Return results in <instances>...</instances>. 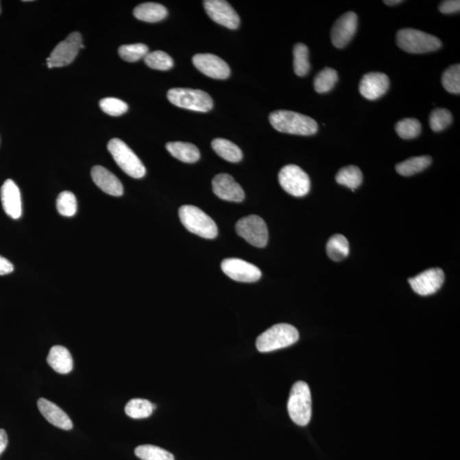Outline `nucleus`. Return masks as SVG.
<instances>
[{
    "label": "nucleus",
    "mask_w": 460,
    "mask_h": 460,
    "mask_svg": "<svg viewBox=\"0 0 460 460\" xmlns=\"http://www.w3.org/2000/svg\"><path fill=\"white\" fill-rule=\"evenodd\" d=\"M269 122L274 128L287 134L311 136L318 131V124L308 116L288 110L272 112Z\"/></svg>",
    "instance_id": "obj_1"
},
{
    "label": "nucleus",
    "mask_w": 460,
    "mask_h": 460,
    "mask_svg": "<svg viewBox=\"0 0 460 460\" xmlns=\"http://www.w3.org/2000/svg\"><path fill=\"white\" fill-rule=\"evenodd\" d=\"M300 339L296 328L286 323L276 324L258 337L256 346L260 352H271L293 346Z\"/></svg>",
    "instance_id": "obj_2"
},
{
    "label": "nucleus",
    "mask_w": 460,
    "mask_h": 460,
    "mask_svg": "<svg viewBox=\"0 0 460 460\" xmlns=\"http://www.w3.org/2000/svg\"><path fill=\"white\" fill-rule=\"evenodd\" d=\"M396 43L407 53L424 54L440 50L442 43L437 37L423 31L403 29L396 34Z\"/></svg>",
    "instance_id": "obj_3"
},
{
    "label": "nucleus",
    "mask_w": 460,
    "mask_h": 460,
    "mask_svg": "<svg viewBox=\"0 0 460 460\" xmlns=\"http://www.w3.org/2000/svg\"><path fill=\"white\" fill-rule=\"evenodd\" d=\"M311 389L306 383H295L287 402V410L291 420L298 426H306L311 420Z\"/></svg>",
    "instance_id": "obj_4"
},
{
    "label": "nucleus",
    "mask_w": 460,
    "mask_h": 460,
    "mask_svg": "<svg viewBox=\"0 0 460 460\" xmlns=\"http://www.w3.org/2000/svg\"><path fill=\"white\" fill-rule=\"evenodd\" d=\"M179 217L186 230L198 237L214 239L219 233L216 223L198 207L189 205L181 206Z\"/></svg>",
    "instance_id": "obj_5"
},
{
    "label": "nucleus",
    "mask_w": 460,
    "mask_h": 460,
    "mask_svg": "<svg viewBox=\"0 0 460 460\" xmlns=\"http://www.w3.org/2000/svg\"><path fill=\"white\" fill-rule=\"evenodd\" d=\"M167 98L175 106L185 110L206 113L213 108L212 97L201 90L173 88L168 91Z\"/></svg>",
    "instance_id": "obj_6"
},
{
    "label": "nucleus",
    "mask_w": 460,
    "mask_h": 460,
    "mask_svg": "<svg viewBox=\"0 0 460 460\" xmlns=\"http://www.w3.org/2000/svg\"><path fill=\"white\" fill-rule=\"evenodd\" d=\"M108 149L115 162L125 173L133 178H142L146 174V168L136 154L119 138L111 139Z\"/></svg>",
    "instance_id": "obj_7"
},
{
    "label": "nucleus",
    "mask_w": 460,
    "mask_h": 460,
    "mask_svg": "<svg viewBox=\"0 0 460 460\" xmlns=\"http://www.w3.org/2000/svg\"><path fill=\"white\" fill-rule=\"evenodd\" d=\"M84 47L82 34L79 32H73L52 51L50 57L47 58L48 68H62L70 64L78 55L80 49Z\"/></svg>",
    "instance_id": "obj_8"
},
{
    "label": "nucleus",
    "mask_w": 460,
    "mask_h": 460,
    "mask_svg": "<svg viewBox=\"0 0 460 460\" xmlns=\"http://www.w3.org/2000/svg\"><path fill=\"white\" fill-rule=\"evenodd\" d=\"M235 230L241 237L256 247H265L268 243V228L265 220L259 216L250 215L239 220Z\"/></svg>",
    "instance_id": "obj_9"
},
{
    "label": "nucleus",
    "mask_w": 460,
    "mask_h": 460,
    "mask_svg": "<svg viewBox=\"0 0 460 460\" xmlns=\"http://www.w3.org/2000/svg\"><path fill=\"white\" fill-rule=\"evenodd\" d=\"M278 178L284 191L295 197H303L310 192L311 179L300 167L295 165L284 167L280 171Z\"/></svg>",
    "instance_id": "obj_10"
},
{
    "label": "nucleus",
    "mask_w": 460,
    "mask_h": 460,
    "mask_svg": "<svg viewBox=\"0 0 460 460\" xmlns=\"http://www.w3.org/2000/svg\"><path fill=\"white\" fill-rule=\"evenodd\" d=\"M221 268L226 276L239 282H256L262 276L257 266L240 258L224 259Z\"/></svg>",
    "instance_id": "obj_11"
},
{
    "label": "nucleus",
    "mask_w": 460,
    "mask_h": 460,
    "mask_svg": "<svg viewBox=\"0 0 460 460\" xmlns=\"http://www.w3.org/2000/svg\"><path fill=\"white\" fill-rule=\"evenodd\" d=\"M204 7L210 19L230 29H237L240 17L230 3L224 0H206Z\"/></svg>",
    "instance_id": "obj_12"
},
{
    "label": "nucleus",
    "mask_w": 460,
    "mask_h": 460,
    "mask_svg": "<svg viewBox=\"0 0 460 460\" xmlns=\"http://www.w3.org/2000/svg\"><path fill=\"white\" fill-rule=\"evenodd\" d=\"M445 275L444 270L433 268L424 270L420 275L409 280L413 290L420 296H429L437 293L444 285Z\"/></svg>",
    "instance_id": "obj_13"
},
{
    "label": "nucleus",
    "mask_w": 460,
    "mask_h": 460,
    "mask_svg": "<svg viewBox=\"0 0 460 460\" xmlns=\"http://www.w3.org/2000/svg\"><path fill=\"white\" fill-rule=\"evenodd\" d=\"M193 63L203 75L210 78L226 80L230 75V69L226 61L213 54H196Z\"/></svg>",
    "instance_id": "obj_14"
},
{
    "label": "nucleus",
    "mask_w": 460,
    "mask_h": 460,
    "mask_svg": "<svg viewBox=\"0 0 460 460\" xmlns=\"http://www.w3.org/2000/svg\"><path fill=\"white\" fill-rule=\"evenodd\" d=\"M358 17L353 12H347L336 21L331 32L332 43L336 48L346 47L356 34Z\"/></svg>",
    "instance_id": "obj_15"
},
{
    "label": "nucleus",
    "mask_w": 460,
    "mask_h": 460,
    "mask_svg": "<svg viewBox=\"0 0 460 460\" xmlns=\"http://www.w3.org/2000/svg\"><path fill=\"white\" fill-rule=\"evenodd\" d=\"M213 191L217 197L223 201L241 202L245 199L243 189L229 174L217 175L213 179Z\"/></svg>",
    "instance_id": "obj_16"
},
{
    "label": "nucleus",
    "mask_w": 460,
    "mask_h": 460,
    "mask_svg": "<svg viewBox=\"0 0 460 460\" xmlns=\"http://www.w3.org/2000/svg\"><path fill=\"white\" fill-rule=\"evenodd\" d=\"M389 88V77L385 73L378 72L366 73L361 78L359 85L361 96L371 101L377 100L384 96Z\"/></svg>",
    "instance_id": "obj_17"
},
{
    "label": "nucleus",
    "mask_w": 460,
    "mask_h": 460,
    "mask_svg": "<svg viewBox=\"0 0 460 460\" xmlns=\"http://www.w3.org/2000/svg\"><path fill=\"white\" fill-rule=\"evenodd\" d=\"M3 209L10 217L13 219H19L23 213L22 198H21L20 189L17 187L15 182L8 179L1 187L0 191Z\"/></svg>",
    "instance_id": "obj_18"
},
{
    "label": "nucleus",
    "mask_w": 460,
    "mask_h": 460,
    "mask_svg": "<svg viewBox=\"0 0 460 460\" xmlns=\"http://www.w3.org/2000/svg\"><path fill=\"white\" fill-rule=\"evenodd\" d=\"M38 409L49 423L60 429L70 431L73 429V422L64 411L55 403L45 398L38 399Z\"/></svg>",
    "instance_id": "obj_19"
},
{
    "label": "nucleus",
    "mask_w": 460,
    "mask_h": 460,
    "mask_svg": "<svg viewBox=\"0 0 460 460\" xmlns=\"http://www.w3.org/2000/svg\"><path fill=\"white\" fill-rule=\"evenodd\" d=\"M91 178L97 187L108 195L121 196L124 193L121 182L114 174L104 167H94L91 169Z\"/></svg>",
    "instance_id": "obj_20"
},
{
    "label": "nucleus",
    "mask_w": 460,
    "mask_h": 460,
    "mask_svg": "<svg viewBox=\"0 0 460 460\" xmlns=\"http://www.w3.org/2000/svg\"><path fill=\"white\" fill-rule=\"evenodd\" d=\"M47 363L58 374H66L73 370L71 354L66 348L61 346L51 347L47 356Z\"/></svg>",
    "instance_id": "obj_21"
},
{
    "label": "nucleus",
    "mask_w": 460,
    "mask_h": 460,
    "mask_svg": "<svg viewBox=\"0 0 460 460\" xmlns=\"http://www.w3.org/2000/svg\"><path fill=\"white\" fill-rule=\"evenodd\" d=\"M136 19L146 23H158L167 16V9L160 3H143L136 6L133 12Z\"/></svg>",
    "instance_id": "obj_22"
},
{
    "label": "nucleus",
    "mask_w": 460,
    "mask_h": 460,
    "mask_svg": "<svg viewBox=\"0 0 460 460\" xmlns=\"http://www.w3.org/2000/svg\"><path fill=\"white\" fill-rule=\"evenodd\" d=\"M167 149L175 159L185 163H195L201 158L198 147L189 143H168Z\"/></svg>",
    "instance_id": "obj_23"
},
{
    "label": "nucleus",
    "mask_w": 460,
    "mask_h": 460,
    "mask_svg": "<svg viewBox=\"0 0 460 460\" xmlns=\"http://www.w3.org/2000/svg\"><path fill=\"white\" fill-rule=\"evenodd\" d=\"M214 151L223 159L232 163H237L243 158L242 151L234 143L224 138H216L212 142Z\"/></svg>",
    "instance_id": "obj_24"
},
{
    "label": "nucleus",
    "mask_w": 460,
    "mask_h": 460,
    "mask_svg": "<svg viewBox=\"0 0 460 460\" xmlns=\"http://www.w3.org/2000/svg\"><path fill=\"white\" fill-rule=\"evenodd\" d=\"M431 162V157L428 156L413 157L396 165V170L403 177H410L426 170Z\"/></svg>",
    "instance_id": "obj_25"
},
{
    "label": "nucleus",
    "mask_w": 460,
    "mask_h": 460,
    "mask_svg": "<svg viewBox=\"0 0 460 460\" xmlns=\"http://www.w3.org/2000/svg\"><path fill=\"white\" fill-rule=\"evenodd\" d=\"M326 254L333 261H342L349 256V241L342 234L333 235L326 244Z\"/></svg>",
    "instance_id": "obj_26"
},
{
    "label": "nucleus",
    "mask_w": 460,
    "mask_h": 460,
    "mask_svg": "<svg viewBox=\"0 0 460 460\" xmlns=\"http://www.w3.org/2000/svg\"><path fill=\"white\" fill-rule=\"evenodd\" d=\"M363 173L360 168L356 166L343 167L336 175V181L338 184L346 186L352 191L360 187L363 184Z\"/></svg>",
    "instance_id": "obj_27"
},
{
    "label": "nucleus",
    "mask_w": 460,
    "mask_h": 460,
    "mask_svg": "<svg viewBox=\"0 0 460 460\" xmlns=\"http://www.w3.org/2000/svg\"><path fill=\"white\" fill-rule=\"evenodd\" d=\"M156 406L145 399H132L125 407L126 415L132 419H146L152 414Z\"/></svg>",
    "instance_id": "obj_28"
},
{
    "label": "nucleus",
    "mask_w": 460,
    "mask_h": 460,
    "mask_svg": "<svg viewBox=\"0 0 460 460\" xmlns=\"http://www.w3.org/2000/svg\"><path fill=\"white\" fill-rule=\"evenodd\" d=\"M293 68L298 76L304 77L310 72L308 49L304 44L298 43L293 48Z\"/></svg>",
    "instance_id": "obj_29"
},
{
    "label": "nucleus",
    "mask_w": 460,
    "mask_h": 460,
    "mask_svg": "<svg viewBox=\"0 0 460 460\" xmlns=\"http://www.w3.org/2000/svg\"><path fill=\"white\" fill-rule=\"evenodd\" d=\"M339 75L336 70L325 68L317 73L314 80L315 90L318 93H328L336 85Z\"/></svg>",
    "instance_id": "obj_30"
},
{
    "label": "nucleus",
    "mask_w": 460,
    "mask_h": 460,
    "mask_svg": "<svg viewBox=\"0 0 460 460\" xmlns=\"http://www.w3.org/2000/svg\"><path fill=\"white\" fill-rule=\"evenodd\" d=\"M136 457L142 460H175L171 452L154 445H142L135 449Z\"/></svg>",
    "instance_id": "obj_31"
},
{
    "label": "nucleus",
    "mask_w": 460,
    "mask_h": 460,
    "mask_svg": "<svg viewBox=\"0 0 460 460\" xmlns=\"http://www.w3.org/2000/svg\"><path fill=\"white\" fill-rule=\"evenodd\" d=\"M143 59L150 69L160 71H167L174 66L173 59L162 51L149 52Z\"/></svg>",
    "instance_id": "obj_32"
},
{
    "label": "nucleus",
    "mask_w": 460,
    "mask_h": 460,
    "mask_svg": "<svg viewBox=\"0 0 460 460\" xmlns=\"http://www.w3.org/2000/svg\"><path fill=\"white\" fill-rule=\"evenodd\" d=\"M395 129L400 138L409 140L420 136L422 126L417 119L407 118L396 123Z\"/></svg>",
    "instance_id": "obj_33"
},
{
    "label": "nucleus",
    "mask_w": 460,
    "mask_h": 460,
    "mask_svg": "<svg viewBox=\"0 0 460 460\" xmlns=\"http://www.w3.org/2000/svg\"><path fill=\"white\" fill-rule=\"evenodd\" d=\"M442 86L449 93H460V66L455 64L446 69L441 76Z\"/></svg>",
    "instance_id": "obj_34"
},
{
    "label": "nucleus",
    "mask_w": 460,
    "mask_h": 460,
    "mask_svg": "<svg viewBox=\"0 0 460 460\" xmlns=\"http://www.w3.org/2000/svg\"><path fill=\"white\" fill-rule=\"evenodd\" d=\"M452 116L451 112L446 108H435L431 112L429 119L432 131L440 132L444 131L452 124Z\"/></svg>",
    "instance_id": "obj_35"
},
{
    "label": "nucleus",
    "mask_w": 460,
    "mask_h": 460,
    "mask_svg": "<svg viewBox=\"0 0 460 460\" xmlns=\"http://www.w3.org/2000/svg\"><path fill=\"white\" fill-rule=\"evenodd\" d=\"M57 208L62 216H75L78 209V204L75 195L70 191H63L57 199Z\"/></svg>",
    "instance_id": "obj_36"
},
{
    "label": "nucleus",
    "mask_w": 460,
    "mask_h": 460,
    "mask_svg": "<svg viewBox=\"0 0 460 460\" xmlns=\"http://www.w3.org/2000/svg\"><path fill=\"white\" fill-rule=\"evenodd\" d=\"M149 53V47L144 44L124 45L119 48V54L123 60L129 62H135L145 58Z\"/></svg>",
    "instance_id": "obj_37"
},
{
    "label": "nucleus",
    "mask_w": 460,
    "mask_h": 460,
    "mask_svg": "<svg viewBox=\"0 0 460 460\" xmlns=\"http://www.w3.org/2000/svg\"><path fill=\"white\" fill-rule=\"evenodd\" d=\"M99 105L104 113L111 116H119L128 110V104L114 97L104 98L100 101Z\"/></svg>",
    "instance_id": "obj_38"
},
{
    "label": "nucleus",
    "mask_w": 460,
    "mask_h": 460,
    "mask_svg": "<svg viewBox=\"0 0 460 460\" xmlns=\"http://www.w3.org/2000/svg\"><path fill=\"white\" fill-rule=\"evenodd\" d=\"M439 10L442 14L459 13L460 10V1L459 0H448L444 1L439 6Z\"/></svg>",
    "instance_id": "obj_39"
},
{
    "label": "nucleus",
    "mask_w": 460,
    "mask_h": 460,
    "mask_svg": "<svg viewBox=\"0 0 460 460\" xmlns=\"http://www.w3.org/2000/svg\"><path fill=\"white\" fill-rule=\"evenodd\" d=\"M13 270L14 266L12 263L8 259L0 256V276L9 275V274L13 272Z\"/></svg>",
    "instance_id": "obj_40"
},
{
    "label": "nucleus",
    "mask_w": 460,
    "mask_h": 460,
    "mask_svg": "<svg viewBox=\"0 0 460 460\" xmlns=\"http://www.w3.org/2000/svg\"><path fill=\"white\" fill-rule=\"evenodd\" d=\"M7 445H8V435L5 430L0 429V455L5 452Z\"/></svg>",
    "instance_id": "obj_41"
},
{
    "label": "nucleus",
    "mask_w": 460,
    "mask_h": 460,
    "mask_svg": "<svg viewBox=\"0 0 460 460\" xmlns=\"http://www.w3.org/2000/svg\"><path fill=\"white\" fill-rule=\"evenodd\" d=\"M402 0H385L384 3L387 5H396L402 3Z\"/></svg>",
    "instance_id": "obj_42"
}]
</instances>
